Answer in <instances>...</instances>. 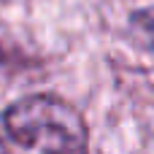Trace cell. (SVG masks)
I'll return each instance as SVG.
<instances>
[{
  "instance_id": "1",
  "label": "cell",
  "mask_w": 154,
  "mask_h": 154,
  "mask_svg": "<svg viewBox=\"0 0 154 154\" xmlns=\"http://www.w3.org/2000/svg\"><path fill=\"white\" fill-rule=\"evenodd\" d=\"M0 135L19 154H89L81 114L57 95H30L0 114Z\"/></svg>"
},
{
  "instance_id": "2",
  "label": "cell",
  "mask_w": 154,
  "mask_h": 154,
  "mask_svg": "<svg viewBox=\"0 0 154 154\" xmlns=\"http://www.w3.org/2000/svg\"><path fill=\"white\" fill-rule=\"evenodd\" d=\"M149 19H152V22H154V14H149ZM152 30H154V24H152Z\"/></svg>"
}]
</instances>
